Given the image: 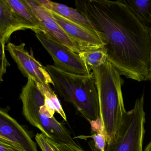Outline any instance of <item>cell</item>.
<instances>
[{
  "mask_svg": "<svg viewBox=\"0 0 151 151\" xmlns=\"http://www.w3.org/2000/svg\"><path fill=\"white\" fill-rule=\"evenodd\" d=\"M0 136L16 142L25 151H38L28 132L2 109L0 111Z\"/></svg>",
  "mask_w": 151,
  "mask_h": 151,
  "instance_id": "30bf717a",
  "label": "cell"
},
{
  "mask_svg": "<svg viewBox=\"0 0 151 151\" xmlns=\"http://www.w3.org/2000/svg\"><path fill=\"white\" fill-rule=\"evenodd\" d=\"M12 11L32 29L34 32H44V29L34 13L24 0H6Z\"/></svg>",
  "mask_w": 151,
  "mask_h": 151,
  "instance_id": "4fadbf2b",
  "label": "cell"
},
{
  "mask_svg": "<svg viewBox=\"0 0 151 151\" xmlns=\"http://www.w3.org/2000/svg\"><path fill=\"white\" fill-rule=\"evenodd\" d=\"M77 138L85 139L91 138L93 141L89 143L91 148L93 151H105L107 146L106 139L105 134L102 132H95L89 136H80Z\"/></svg>",
  "mask_w": 151,
  "mask_h": 151,
  "instance_id": "e0dca14e",
  "label": "cell"
},
{
  "mask_svg": "<svg viewBox=\"0 0 151 151\" xmlns=\"http://www.w3.org/2000/svg\"><path fill=\"white\" fill-rule=\"evenodd\" d=\"M106 49L108 60L121 76L147 81L150 69L151 27L139 20L122 0L75 1Z\"/></svg>",
  "mask_w": 151,
  "mask_h": 151,
  "instance_id": "6da1fadb",
  "label": "cell"
},
{
  "mask_svg": "<svg viewBox=\"0 0 151 151\" xmlns=\"http://www.w3.org/2000/svg\"><path fill=\"white\" fill-rule=\"evenodd\" d=\"M44 8L63 17L93 28L89 20L76 9L49 0H36Z\"/></svg>",
  "mask_w": 151,
  "mask_h": 151,
  "instance_id": "7c38bea8",
  "label": "cell"
},
{
  "mask_svg": "<svg viewBox=\"0 0 151 151\" xmlns=\"http://www.w3.org/2000/svg\"><path fill=\"white\" fill-rule=\"evenodd\" d=\"M134 15L143 23L151 24V0H122Z\"/></svg>",
  "mask_w": 151,
  "mask_h": 151,
  "instance_id": "9a60e30c",
  "label": "cell"
},
{
  "mask_svg": "<svg viewBox=\"0 0 151 151\" xmlns=\"http://www.w3.org/2000/svg\"><path fill=\"white\" fill-rule=\"evenodd\" d=\"M78 54L91 70L92 68L102 66L108 60L106 49L104 46L83 51Z\"/></svg>",
  "mask_w": 151,
  "mask_h": 151,
  "instance_id": "2e32d148",
  "label": "cell"
},
{
  "mask_svg": "<svg viewBox=\"0 0 151 151\" xmlns=\"http://www.w3.org/2000/svg\"><path fill=\"white\" fill-rule=\"evenodd\" d=\"M144 94L136 100L133 108L124 114L122 122L105 151H143L145 113Z\"/></svg>",
  "mask_w": 151,
  "mask_h": 151,
  "instance_id": "5b68a950",
  "label": "cell"
},
{
  "mask_svg": "<svg viewBox=\"0 0 151 151\" xmlns=\"http://www.w3.org/2000/svg\"><path fill=\"white\" fill-rule=\"evenodd\" d=\"M45 68L55 90L64 100L90 123L92 130L100 129L99 93L93 72L82 76L65 72L53 65H47Z\"/></svg>",
  "mask_w": 151,
  "mask_h": 151,
  "instance_id": "7a4b0ae2",
  "label": "cell"
},
{
  "mask_svg": "<svg viewBox=\"0 0 151 151\" xmlns=\"http://www.w3.org/2000/svg\"><path fill=\"white\" fill-rule=\"evenodd\" d=\"M91 70L99 93L102 130L108 144L114 137L126 112L122 90L124 81L108 60Z\"/></svg>",
  "mask_w": 151,
  "mask_h": 151,
  "instance_id": "3957f363",
  "label": "cell"
},
{
  "mask_svg": "<svg viewBox=\"0 0 151 151\" xmlns=\"http://www.w3.org/2000/svg\"><path fill=\"white\" fill-rule=\"evenodd\" d=\"M34 13L44 29V33L57 42L76 53L81 52L80 47L63 30L49 10L44 8L36 0H24Z\"/></svg>",
  "mask_w": 151,
  "mask_h": 151,
  "instance_id": "ba28073f",
  "label": "cell"
},
{
  "mask_svg": "<svg viewBox=\"0 0 151 151\" xmlns=\"http://www.w3.org/2000/svg\"><path fill=\"white\" fill-rule=\"evenodd\" d=\"M6 49L24 76L31 78L40 83L53 85V82L45 67L28 52L24 43L16 45L9 43Z\"/></svg>",
  "mask_w": 151,
  "mask_h": 151,
  "instance_id": "52a82bcc",
  "label": "cell"
},
{
  "mask_svg": "<svg viewBox=\"0 0 151 151\" xmlns=\"http://www.w3.org/2000/svg\"><path fill=\"white\" fill-rule=\"evenodd\" d=\"M51 12L63 30L78 45L82 52L104 46L99 34L93 28Z\"/></svg>",
  "mask_w": 151,
  "mask_h": 151,
  "instance_id": "9c48e42d",
  "label": "cell"
},
{
  "mask_svg": "<svg viewBox=\"0 0 151 151\" xmlns=\"http://www.w3.org/2000/svg\"><path fill=\"white\" fill-rule=\"evenodd\" d=\"M20 99L25 119L47 138L55 143L77 145L64 124L47 112L45 106V97L34 79L28 78L27 83L22 89Z\"/></svg>",
  "mask_w": 151,
  "mask_h": 151,
  "instance_id": "277c9868",
  "label": "cell"
},
{
  "mask_svg": "<svg viewBox=\"0 0 151 151\" xmlns=\"http://www.w3.org/2000/svg\"><path fill=\"white\" fill-rule=\"evenodd\" d=\"M36 37L51 55L54 66L71 74L89 76L92 70L79 54L57 42L44 32H35Z\"/></svg>",
  "mask_w": 151,
  "mask_h": 151,
  "instance_id": "8992f818",
  "label": "cell"
},
{
  "mask_svg": "<svg viewBox=\"0 0 151 151\" xmlns=\"http://www.w3.org/2000/svg\"><path fill=\"white\" fill-rule=\"evenodd\" d=\"M0 151H25L20 145L16 142L0 136Z\"/></svg>",
  "mask_w": 151,
  "mask_h": 151,
  "instance_id": "d6986e66",
  "label": "cell"
},
{
  "mask_svg": "<svg viewBox=\"0 0 151 151\" xmlns=\"http://www.w3.org/2000/svg\"><path fill=\"white\" fill-rule=\"evenodd\" d=\"M37 86L45 97V104L47 112L52 116L57 112L65 122L67 117L60 100L50 85L40 83L37 82Z\"/></svg>",
  "mask_w": 151,
  "mask_h": 151,
  "instance_id": "5bb4252c",
  "label": "cell"
},
{
  "mask_svg": "<svg viewBox=\"0 0 151 151\" xmlns=\"http://www.w3.org/2000/svg\"><path fill=\"white\" fill-rule=\"evenodd\" d=\"M53 143L59 151H85L78 144L73 145L68 143H57L54 141Z\"/></svg>",
  "mask_w": 151,
  "mask_h": 151,
  "instance_id": "44dd1931",
  "label": "cell"
},
{
  "mask_svg": "<svg viewBox=\"0 0 151 151\" xmlns=\"http://www.w3.org/2000/svg\"><path fill=\"white\" fill-rule=\"evenodd\" d=\"M1 44V65H0V81L2 82L3 80V77L6 74L8 67L10 66V64L6 57L5 52V43H0Z\"/></svg>",
  "mask_w": 151,
  "mask_h": 151,
  "instance_id": "ffe728a7",
  "label": "cell"
},
{
  "mask_svg": "<svg viewBox=\"0 0 151 151\" xmlns=\"http://www.w3.org/2000/svg\"><path fill=\"white\" fill-rule=\"evenodd\" d=\"M145 151H151V141L149 142V144L146 147Z\"/></svg>",
  "mask_w": 151,
  "mask_h": 151,
  "instance_id": "603a6c76",
  "label": "cell"
},
{
  "mask_svg": "<svg viewBox=\"0 0 151 151\" xmlns=\"http://www.w3.org/2000/svg\"><path fill=\"white\" fill-rule=\"evenodd\" d=\"M147 81H151V49L150 55V69H149V74L148 78H147Z\"/></svg>",
  "mask_w": 151,
  "mask_h": 151,
  "instance_id": "7402d4cb",
  "label": "cell"
},
{
  "mask_svg": "<svg viewBox=\"0 0 151 151\" xmlns=\"http://www.w3.org/2000/svg\"><path fill=\"white\" fill-rule=\"evenodd\" d=\"M30 29V26L19 18L6 0L0 1V43H6L12 34L17 31Z\"/></svg>",
  "mask_w": 151,
  "mask_h": 151,
  "instance_id": "8fae6325",
  "label": "cell"
},
{
  "mask_svg": "<svg viewBox=\"0 0 151 151\" xmlns=\"http://www.w3.org/2000/svg\"><path fill=\"white\" fill-rule=\"evenodd\" d=\"M35 139L42 151H59L53 141L47 138L42 133H37Z\"/></svg>",
  "mask_w": 151,
  "mask_h": 151,
  "instance_id": "ac0fdd59",
  "label": "cell"
}]
</instances>
